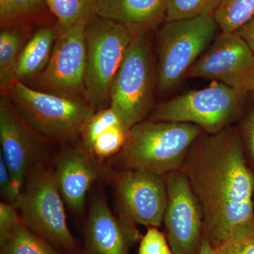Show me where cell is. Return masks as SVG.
<instances>
[{
	"label": "cell",
	"instance_id": "29",
	"mask_svg": "<svg viewBox=\"0 0 254 254\" xmlns=\"http://www.w3.org/2000/svg\"><path fill=\"white\" fill-rule=\"evenodd\" d=\"M246 131H247V136H248L251 154H252L254 161V110L247 120Z\"/></svg>",
	"mask_w": 254,
	"mask_h": 254
},
{
	"label": "cell",
	"instance_id": "1",
	"mask_svg": "<svg viewBox=\"0 0 254 254\" xmlns=\"http://www.w3.org/2000/svg\"><path fill=\"white\" fill-rule=\"evenodd\" d=\"M180 170L200 205L203 237L213 249L254 218V176L235 127L200 135Z\"/></svg>",
	"mask_w": 254,
	"mask_h": 254
},
{
	"label": "cell",
	"instance_id": "2",
	"mask_svg": "<svg viewBox=\"0 0 254 254\" xmlns=\"http://www.w3.org/2000/svg\"><path fill=\"white\" fill-rule=\"evenodd\" d=\"M198 125L145 120L127 132L113 169L141 170L165 177L181 170L190 147L203 134Z\"/></svg>",
	"mask_w": 254,
	"mask_h": 254
},
{
	"label": "cell",
	"instance_id": "15",
	"mask_svg": "<svg viewBox=\"0 0 254 254\" xmlns=\"http://www.w3.org/2000/svg\"><path fill=\"white\" fill-rule=\"evenodd\" d=\"M106 168L80 143L66 144L55 159L57 184L64 201L71 211L83 213L88 191L102 177L108 178Z\"/></svg>",
	"mask_w": 254,
	"mask_h": 254
},
{
	"label": "cell",
	"instance_id": "14",
	"mask_svg": "<svg viewBox=\"0 0 254 254\" xmlns=\"http://www.w3.org/2000/svg\"><path fill=\"white\" fill-rule=\"evenodd\" d=\"M83 235V254H128L141 240L136 224L114 213L101 191L92 195Z\"/></svg>",
	"mask_w": 254,
	"mask_h": 254
},
{
	"label": "cell",
	"instance_id": "30",
	"mask_svg": "<svg viewBox=\"0 0 254 254\" xmlns=\"http://www.w3.org/2000/svg\"><path fill=\"white\" fill-rule=\"evenodd\" d=\"M214 254V249L213 247L210 245L208 240H205L204 237H203L199 254Z\"/></svg>",
	"mask_w": 254,
	"mask_h": 254
},
{
	"label": "cell",
	"instance_id": "27",
	"mask_svg": "<svg viewBox=\"0 0 254 254\" xmlns=\"http://www.w3.org/2000/svg\"><path fill=\"white\" fill-rule=\"evenodd\" d=\"M0 192L4 202L15 205L21 190L15 186L9 170L0 155Z\"/></svg>",
	"mask_w": 254,
	"mask_h": 254
},
{
	"label": "cell",
	"instance_id": "26",
	"mask_svg": "<svg viewBox=\"0 0 254 254\" xmlns=\"http://www.w3.org/2000/svg\"><path fill=\"white\" fill-rule=\"evenodd\" d=\"M22 224L21 216L14 205L0 203V247H1L18 225Z\"/></svg>",
	"mask_w": 254,
	"mask_h": 254
},
{
	"label": "cell",
	"instance_id": "23",
	"mask_svg": "<svg viewBox=\"0 0 254 254\" xmlns=\"http://www.w3.org/2000/svg\"><path fill=\"white\" fill-rule=\"evenodd\" d=\"M222 0H168L166 21L214 14Z\"/></svg>",
	"mask_w": 254,
	"mask_h": 254
},
{
	"label": "cell",
	"instance_id": "25",
	"mask_svg": "<svg viewBox=\"0 0 254 254\" xmlns=\"http://www.w3.org/2000/svg\"><path fill=\"white\" fill-rule=\"evenodd\" d=\"M138 254H173L166 236L158 227H148L140 241Z\"/></svg>",
	"mask_w": 254,
	"mask_h": 254
},
{
	"label": "cell",
	"instance_id": "20",
	"mask_svg": "<svg viewBox=\"0 0 254 254\" xmlns=\"http://www.w3.org/2000/svg\"><path fill=\"white\" fill-rule=\"evenodd\" d=\"M48 11L45 0H0V26H24Z\"/></svg>",
	"mask_w": 254,
	"mask_h": 254
},
{
	"label": "cell",
	"instance_id": "31",
	"mask_svg": "<svg viewBox=\"0 0 254 254\" xmlns=\"http://www.w3.org/2000/svg\"><path fill=\"white\" fill-rule=\"evenodd\" d=\"M251 93H252V98H253V100H254V89L253 90V91L251 92Z\"/></svg>",
	"mask_w": 254,
	"mask_h": 254
},
{
	"label": "cell",
	"instance_id": "4",
	"mask_svg": "<svg viewBox=\"0 0 254 254\" xmlns=\"http://www.w3.org/2000/svg\"><path fill=\"white\" fill-rule=\"evenodd\" d=\"M14 205L28 230L64 254H79L77 242L68 228L54 172L44 163L31 170Z\"/></svg>",
	"mask_w": 254,
	"mask_h": 254
},
{
	"label": "cell",
	"instance_id": "16",
	"mask_svg": "<svg viewBox=\"0 0 254 254\" xmlns=\"http://www.w3.org/2000/svg\"><path fill=\"white\" fill-rule=\"evenodd\" d=\"M168 0H100L96 15L121 23L134 36L150 33L166 21Z\"/></svg>",
	"mask_w": 254,
	"mask_h": 254
},
{
	"label": "cell",
	"instance_id": "13",
	"mask_svg": "<svg viewBox=\"0 0 254 254\" xmlns=\"http://www.w3.org/2000/svg\"><path fill=\"white\" fill-rule=\"evenodd\" d=\"M23 120L4 92L0 98L1 153L20 190L37 165L44 163V141Z\"/></svg>",
	"mask_w": 254,
	"mask_h": 254
},
{
	"label": "cell",
	"instance_id": "22",
	"mask_svg": "<svg viewBox=\"0 0 254 254\" xmlns=\"http://www.w3.org/2000/svg\"><path fill=\"white\" fill-rule=\"evenodd\" d=\"M214 16L222 31L237 32L254 16V0H222Z\"/></svg>",
	"mask_w": 254,
	"mask_h": 254
},
{
	"label": "cell",
	"instance_id": "6",
	"mask_svg": "<svg viewBox=\"0 0 254 254\" xmlns=\"http://www.w3.org/2000/svg\"><path fill=\"white\" fill-rule=\"evenodd\" d=\"M219 26L214 14L165 21L157 35V86L172 91L212 44Z\"/></svg>",
	"mask_w": 254,
	"mask_h": 254
},
{
	"label": "cell",
	"instance_id": "12",
	"mask_svg": "<svg viewBox=\"0 0 254 254\" xmlns=\"http://www.w3.org/2000/svg\"><path fill=\"white\" fill-rule=\"evenodd\" d=\"M86 26L60 29L49 63L38 76L44 91L85 100Z\"/></svg>",
	"mask_w": 254,
	"mask_h": 254
},
{
	"label": "cell",
	"instance_id": "10",
	"mask_svg": "<svg viewBox=\"0 0 254 254\" xmlns=\"http://www.w3.org/2000/svg\"><path fill=\"white\" fill-rule=\"evenodd\" d=\"M220 82L248 93L254 89V53L237 32L222 31L187 71L185 78Z\"/></svg>",
	"mask_w": 254,
	"mask_h": 254
},
{
	"label": "cell",
	"instance_id": "3",
	"mask_svg": "<svg viewBox=\"0 0 254 254\" xmlns=\"http://www.w3.org/2000/svg\"><path fill=\"white\" fill-rule=\"evenodd\" d=\"M2 91L33 131L46 141L73 143L95 112L85 100L38 91L22 81H16Z\"/></svg>",
	"mask_w": 254,
	"mask_h": 254
},
{
	"label": "cell",
	"instance_id": "17",
	"mask_svg": "<svg viewBox=\"0 0 254 254\" xmlns=\"http://www.w3.org/2000/svg\"><path fill=\"white\" fill-rule=\"evenodd\" d=\"M60 28L48 26L38 30L23 47L16 68V80L22 81L40 75L49 63Z\"/></svg>",
	"mask_w": 254,
	"mask_h": 254
},
{
	"label": "cell",
	"instance_id": "18",
	"mask_svg": "<svg viewBox=\"0 0 254 254\" xmlns=\"http://www.w3.org/2000/svg\"><path fill=\"white\" fill-rule=\"evenodd\" d=\"M23 26H6L0 31V86L4 91L16 81L20 55L28 41Z\"/></svg>",
	"mask_w": 254,
	"mask_h": 254
},
{
	"label": "cell",
	"instance_id": "24",
	"mask_svg": "<svg viewBox=\"0 0 254 254\" xmlns=\"http://www.w3.org/2000/svg\"><path fill=\"white\" fill-rule=\"evenodd\" d=\"M214 254H254V218L234 230Z\"/></svg>",
	"mask_w": 254,
	"mask_h": 254
},
{
	"label": "cell",
	"instance_id": "21",
	"mask_svg": "<svg viewBox=\"0 0 254 254\" xmlns=\"http://www.w3.org/2000/svg\"><path fill=\"white\" fill-rule=\"evenodd\" d=\"M1 254H64L21 224L1 246Z\"/></svg>",
	"mask_w": 254,
	"mask_h": 254
},
{
	"label": "cell",
	"instance_id": "9",
	"mask_svg": "<svg viewBox=\"0 0 254 254\" xmlns=\"http://www.w3.org/2000/svg\"><path fill=\"white\" fill-rule=\"evenodd\" d=\"M118 215L148 227L163 223L168 201L165 177L141 170L110 169Z\"/></svg>",
	"mask_w": 254,
	"mask_h": 254
},
{
	"label": "cell",
	"instance_id": "19",
	"mask_svg": "<svg viewBox=\"0 0 254 254\" xmlns=\"http://www.w3.org/2000/svg\"><path fill=\"white\" fill-rule=\"evenodd\" d=\"M100 0H45L60 29L87 24L96 15Z\"/></svg>",
	"mask_w": 254,
	"mask_h": 254
},
{
	"label": "cell",
	"instance_id": "8",
	"mask_svg": "<svg viewBox=\"0 0 254 254\" xmlns=\"http://www.w3.org/2000/svg\"><path fill=\"white\" fill-rule=\"evenodd\" d=\"M247 93L220 82L187 92L153 108L148 120L198 125L207 134H215L237 121L245 105Z\"/></svg>",
	"mask_w": 254,
	"mask_h": 254
},
{
	"label": "cell",
	"instance_id": "5",
	"mask_svg": "<svg viewBox=\"0 0 254 254\" xmlns=\"http://www.w3.org/2000/svg\"><path fill=\"white\" fill-rule=\"evenodd\" d=\"M157 76L149 33L136 35L112 85L110 106L127 131L153 111Z\"/></svg>",
	"mask_w": 254,
	"mask_h": 254
},
{
	"label": "cell",
	"instance_id": "7",
	"mask_svg": "<svg viewBox=\"0 0 254 254\" xmlns=\"http://www.w3.org/2000/svg\"><path fill=\"white\" fill-rule=\"evenodd\" d=\"M84 98L95 111L108 108L114 79L134 35L126 26L95 15L86 26Z\"/></svg>",
	"mask_w": 254,
	"mask_h": 254
},
{
	"label": "cell",
	"instance_id": "28",
	"mask_svg": "<svg viewBox=\"0 0 254 254\" xmlns=\"http://www.w3.org/2000/svg\"><path fill=\"white\" fill-rule=\"evenodd\" d=\"M237 33L245 40L254 53V16Z\"/></svg>",
	"mask_w": 254,
	"mask_h": 254
},
{
	"label": "cell",
	"instance_id": "11",
	"mask_svg": "<svg viewBox=\"0 0 254 254\" xmlns=\"http://www.w3.org/2000/svg\"><path fill=\"white\" fill-rule=\"evenodd\" d=\"M168 201L163 223L173 254H198L203 240L200 205L181 170L165 176Z\"/></svg>",
	"mask_w": 254,
	"mask_h": 254
}]
</instances>
